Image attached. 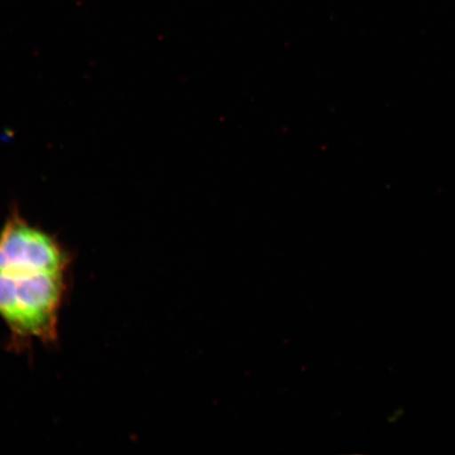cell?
I'll use <instances>...</instances> for the list:
<instances>
[{
  "label": "cell",
  "instance_id": "cell-1",
  "mask_svg": "<svg viewBox=\"0 0 455 455\" xmlns=\"http://www.w3.org/2000/svg\"><path fill=\"white\" fill-rule=\"evenodd\" d=\"M68 289L69 275L0 272V318L9 329L10 345L55 344Z\"/></svg>",
  "mask_w": 455,
  "mask_h": 455
},
{
  "label": "cell",
  "instance_id": "cell-2",
  "mask_svg": "<svg viewBox=\"0 0 455 455\" xmlns=\"http://www.w3.org/2000/svg\"><path fill=\"white\" fill-rule=\"evenodd\" d=\"M72 254L59 238L11 210L0 230V270L31 269L69 275Z\"/></svg>",
  "mask_w": 455,
  "mask_h": 455
}]
</instances>
